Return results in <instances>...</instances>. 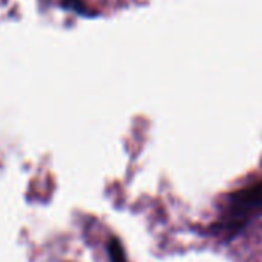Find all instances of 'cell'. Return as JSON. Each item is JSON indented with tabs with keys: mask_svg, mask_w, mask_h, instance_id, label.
<instances>
[{
	"mask_svg": "<svg viewBox=\"0 0 262 262\" xmlns=\"http://www.w3.org/2000/svg\"><path fill=\"white\" fill-rule=\"evenodd\" d=\"M262 212V184L249 187L230 198V213L235 220Z\"/></svg>",
	"mask_w": 262,
	"mask_h": 262,
	"instance_id": "cell-1",
	"label": "cell"
},
{
	"mask_svg": "<svg viewBox=\"0 0 262 262\" xmlns=\"http://www.w3.org/2000/svg\"><path fill=\"white\" fill-rule=\"evenodd\" d=\"M63 8L69 9V11H74L80 15H84V17H89V15H94V12H91V9L86 6V3L83 0H63L61 2Z\"/></svg>",
	"mask_w": 262,
	"mask_h": 262,
	"instance_id": "cell-2",
	"label": "cell"
},
{
	"mask_svg": "<svg viewBox=\"0 0 262 262\" xmlns=\"http://www.w3.org/2000/svg\"><path fill=\"white\" fill-rule=\"evenodd\" d=\"M109 256H111V261L112 262H126L124 258V252L120 246V243L117 239H112L109 243Z\"/></svg>",
	"mask_w": 262,
	"mask_h": 262,
	"instance_id": "cell-3",
	"label": "cell"
}]
</instances>
